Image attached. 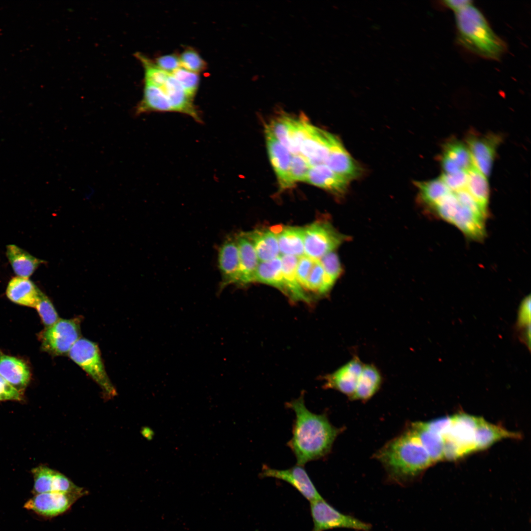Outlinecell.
<instances>
[{
    "mask_svg": "<svg viewBox=\"0 0 531 531\" xmlns=\"http://www.w3.org/2000/svg\"><path fill=\"white\" fill-rule=\"evenodd\" d=\"M239 256V270L236 285L246 286L254 282L255 274L259 261L254 246L245 232L236 236Z\"/></svg>",
    "mask_w": 531,
    "mask_h": 531,
    "instance_id": "cell-18",
    "label": "cell"
},
{
    "mask_svg": "<svg viewBox=\"0 0 531 531\" xmlns=\"http://www.w3.org/2000/svg\"><path fill=\"white\" fill-rule=\"evenodd\" d=\"M520 434L509 431L481 417L475 432V451L486 449L504 438L519 439Z\"/></svg>",
    "mask_w": 531,
    "mask_h": 531,
    "instance_id": "cell-27",
    "label": "cell"
},
{
    "mask_svg": "<svg viewBox=\"0 0 531 531\" xmlns=\"http://www.w3.org/2000/svg\"><path fill=\"white\" fill-rule=\"evenodd\" d=\"M154 62L160 69L170 74L181 67L179 57L175 54L160 56Z\"/></svg>",
    "mask_w": 531,
    "mask_h": 531,
    "instance_id": "cell-47",
    "label": "cell"
},
{
    "mask_svg": "<svg viewBox=\"0 0 531 531\" xmlns=\"http://www.w3.org/2000/svg\"><path fill=\"white\" fill-rule=\"evenodd\" d=\"M452 420V416H445L422 423L427 429L444 438L450 431Z\"/></svg>",
    "mask_w": 531,
    "mask_h": 531,
    "instance_id": "cell-46",
    "label": "cell"
},
{
    "mask_svg": "<svg viewBox=\"0 0 531 531\" xmlns=\"http://www.w3.org/2000/svg\"><path fill=\"white\" fill-rule=\"evenodd\" d=\"M161 88L168 99L172 112L186 115L196 122H202L200 114L194 104V97L189 95L171 74Z\"/></svg>",
    "mask_w": 531,
    "mask_h": 531,
    "instance_id": "cell-16",
    "label": "cell"
},
{
    "mask_svg": "<svg viewBox=\"0 0 531 531\" xmlns=\"http://www.w3.org/2000/svg\"><path fill=\"white\" fill-rule=\"evenodd\" d=\"M43 293L28 278L15 276L9 281L6 295L16 304L35 308Z\"/></svg>",
    "mask_w": 531,
    "mask_h": 531,
    "instance_id": "cell-20",
    "label": "cell"
},
{
    "mask_svg": "<svg viewBox=\"0 0 531 531\" xmlns=\"http://www.w3.org/2000/svg\"><path fill=\"white\" fill-rule=\"evenodd\" d=\"M254 282L274 287L287 295L280 256L266 262H260L255 274Z\"/></svg>",
    "mask_w": 531,
    "mask_h": 531,
    "instance_id": "cell-31",
    "label": "cell"
},
{
    "mask_svg": "<svg viewBox=\"0 0 531 531\" xmlns=\"http://www.w3.org/2000/svg\"><path fill=\"white\" fill-rule=\"evenodd\" d=\"M335 136L312 125L300 147V154L310 167L325 164Z\"/></svg>",
    "mask_w": 531,
    "mask_h": 531,
    "instance_id": "cell-11",
    "label": "cell"
},
{
    "mask_svg": "<svg viewBox=\"0 0 531 531\" xmlns=\"http://www.w3.org/2000/svg\"><path fill=\"white\" fill-rule=\"evenodd\" d=\"M0 376L22 392L30 382V373L29 367L22 360L0 354Z\"/></svg>",
    "mask_w": 531,
    "mask_h": 531,
    "instance_id": "cell-22",
    "label": "cell"
},
{
    "mask_svg": "<svg viewBox=\"0 0 531 531\" xmlns=\"http://www.w3.org/2000/svg\"><path fill=\"white\" fill-rule=\"evenodd\" d=\"M307 160L301 154L293 155L290 168V176L292 182L305 181L310 168Z\"/></svg>",
    "mask_w": 531,
    "mask_h": 531,
    "instance_id": "cell-43",
    "label": "cell"
},
{
    "mask_svg": "<svg viewBox=\"0 0 531 531\" xmlns=\"http://www.w3.org/2000/svg\"><path fill=\"white\" fill-rule=\"evenodd\" d=\"M252 242L259 262H266L279 256L276 234L267 229H257L245 232Z\"/></svg>",
    "mask_w": 531,
    "mask_h": 531,
    "instance_id": "cell-24",
    "label": "cell"
},
{
    "mask_svg": "<svg viewBox=\"0 0 531 531\" xmlns=\"http://www.w3.org/2000/svg\"><path fill=\"white\" fill-rule=\"evenodd\" d=\"M383 378L380 370L373 364H363L352 400L365 401L379 391Z\"/></svg>",
    "mask_w": 531,
    "mask_h": 531,
    "instance_id": "cell-23",
    "label": "cell"
},
{
    "mask_svg": "<svg viewBox=\"0 0 531 531\" xmlns=\"http://www.w3.org/2000/svg\"><path fill=\"white\" fill-rule=\"evenodd\" d=\"M408 428L417 437L433 464L443 459L444 438L442 437L427 429L422 422L413 423Z\"/></svg>",
    "mask_w": 531,
    "mask_h": 531,
    "instance_id": "cell-28",
    "label": "cell"
},
{
    "mask_svg": "<svg viewBox=\"0 0 531 531\" xmlns=\"http://www.w3.org/2000/svg\"><path fill=\"white\" fill-rule=\"evenodd\" d=\"M443 2L447 7L452 10L455 13L472 4V1L469 0H444Z\"/></svg>",
    "mask_w": 531,
    "mask_h": 531,
    "instance_id": "cell-51",
    "label": "cell"
},
{
    "mask_svg": "<svg viewBox=\"0 0 531 531\" xmlns=\"http://www.w3.org/2000/svg\"><path fill=\"white\" fill-rule=\"evenodd\" d=\"M319 261L326 275L335 283L342 272V266L337 254L334 251L329 252L323 256Z\"/></svg>",
    "mask_w": 531,
    "mask_h": 531,
    "instance_id": "cell-42",
    "label": "cell"
},
{
    "mask_svg": "<svg viewBox=\"0 0 531 531\" xmlns=\"http://www.w3.org/2000/svg\"><path fill=\"white\" fill-rule=\"evenodd\" d=\"M442 157L454 162L462 170L467 171L474 165L468 147L459 141L447 143L444 146Z\"/></svg>",
    "mask_w": 531,
    "mask_h": 531,
    "instance_id": "cell-34",
    "label": "cell"
},
{
    "mask_svg": "<svg viewBox=\"0 0 531 531\" xmlns=\"http://www.w3.org/2000/svg\"><path fill=\"white\" fill-rule=\"evenodd\" d=\"M306 290L319 295H325L328 293L324 283V271L319 260H316L309 275Z\"/></svg>",
    "mask_w": 531,
    "mask_h": 531,
    "instance_id": "cell-38",
    "label": "cell"
},
{
    "mask_svg": "<svg viewBox=\"0 0 531 531\" xmlns=\"http://www.w3.org/2000/svg\"><path fill=\"white\" fill-rule=\"evenodd\" d=\"M179 57L181 66L188 70L198 73L206 68L205 61L198 52L192 48L185 49Z\"/></svg>",
    "mask_w": 531,
    "mask_h": 531,
    "instance_id": "cell-40",
    "label": "cell"
},
{
    "mask_svg": "<svg viewBox=\"0 0 531 531\" xmlns=\"http://www.w3.org/2000/svg\"><path fill=\"white\" fill-rule=\"evenodd\" d=\"M310 511L313 521L311 531H324L346 528L356 531H370L372 525L335 509L324 499L310 502Z\"/></svg>",
    "mask_w": 531,
    "mask_h": 531,
    "instance_id": "cell-6",
    "label": "cell"
},
{
    "mask_svg": "<svg viewBox=\"0 0 531 531\" xmlns=\"http://www.w3.org/2000/svg\"><path fill=\"white\" fill-rule=\"evenodd\" d=\"M531 322V297H526L520 306L517 324L519 328L530 327Z\"/></svg>",
    "mask_w": 531,
    "mask_h": 531,
    "instance_id": "cell-49",
    "label": "cell"
},
{
    "mask_svg": "<svg viewBox=\"0 0 531 531\" xmlns=\"http://www.w3.org/2000/svg\"><path fill=\"white\" fill-rule=\"evenodd\" d=\"M462 206L455 194L450 191L430 208L442 219L452 223Z\"/></svg>",
    "mask_w": 531,
    "mask_h": 531,
    "instance_id": "cell-36",
    "label": "cell"
},
{
    "mask_svg": "<svg viewBox=\"0 0 531 531\" xmlns=\"http://www.w3.org/2000/svg\"><path fill=\"white\" fill-rule=\"evenodd\" d=\"M22 398V392L17 389L0 376V401H21Z\"/></svg>",
    "mask_w": 531,
    "mask_h": 531,
    "instance_id": "cell-48",
    "label": "cell"
},
{
    "mask_svg": "<svg viewBox=\"0 0 531 531\" xmlns=\"http://www.w3.org/2000/svg\"><path fill=\"white\" fill-rule=\"evenodd\" d=\"M6 255L17 276L29 278L44 261L15 244L6 246Z\"/></svg>",
    "mask_w": 531,
    "mask_h": 531,
    "instance_id": "cell-25",
    "label": "cell"
},
{
    "mask_svg": "<svg viewBox=\"0 0 531 531\" xmlns=\"http://www.w3.org/2000/svg\"><path fill=\"white\" fill-rule=\"evenodd\" d=\"M83 495L76 493L49 492L35 494L24 507L46 518H53L68 510Z\"/></svg>",
    "mask_w": 531,
    "mask_h": 531,
    "instance_id": "cell-8",
    "label": "cell"
},
{
    "mask_svg": "<svg viewBox=\"0 0 531 531\" xmlns=\"http://www.w3.org/2000/svg\"><path fill=\"white\" fill-rule=\"evenodd\" d=\"M277 235L281 255H291L299 257L304 255L303 228L285 227Z\"/></svg>",
    "mask_w": 531,
    "mask_h": 531,
    "instance_id": "cell-29",
    "label": "cell"
},
{
    "mask_svg": "<svg viewBox=\"0 0 531 531\" xmlns=\"http://www.w3.org/2000/svg\"><path fill=\"white\" fill-rule=\"evenodd\" d=\"M68 355L97 383L106 399L117 395V390L107 375L96 343L81 338L72 346Z\"/></svg>",
    "mask_w": 531,
    "mask_h": 531,
    "instance_id": "cell-4",
    "label": "cell"
},
{
    "mask_svg": "<svg viewBox=\"0 0 531 531\" xmlns=\"http://www.w3.org/2000/svg\"><path fill=\"white\" fill-rule=\"evenodd\" d=\"M440 178L453 192L466 189L467 180L466 171L462 170L453 174L443 173Z\"/></svg>",
    "mask_w": 531,
    "mask_h": 531,
    "instance_id": "cell-45",
    "label": "cell"
},
{
    "mask_svg": "<svg viewBox=\"0 0 531 531\" xmlns=\"http://www.w3.org/2000/svg\"><path fill=\"white\" fill-rule=\"evenodd\" d=\"M305 181L335 194L346 192L349 180L335 174L325 164L311 167Z\"/></svg>",
    "mask_w": 531,
    "mask_h": 531,
    "instance_id": "cell-21",
    "label": "cell"
},
{
    "mask_svg": "<svg viewBox=\"0 0 531 531\" xmlns=\"http://www.w3.org/2000/svg\"><path fill=\"white\" fill-rule=\"evenodd\" d=\"M423 201L430 207L451 191L440 178L427 181L416 182Z\"/></svg>",
    "mask_w": 531,
    "mask_h": 531,
    "instance_id": "cell-33",
    "label": "cell"
},
{
    "mask_svg": "<svg viewBox=\"0 0 531 531\" xmlns=\"http://www.w3.org/2000/svg\"><path fill=\"white\" fill-rule=\"evenodd\" d=\"M466 172L467 180L465 189L480 207L487 212L489 188L486 176L474 165Z\"/></svg>",
    "mask_w": 531,
    "mask_h": 531,
    "instance_id": "cell-32",
    "label": "cell"
},
{
    "mask_svg": "<svg viewBox=\"0 0 531 531\" xmlns=\"http://www.w3.org/2000/svg\"><path fill=\"white\" fill-rule=\"evenodd\" d=\"M35 308L45 328L51 326L59 319L53 303L44 293L41 295Z\"/></svg>",
    "mask_w": 531,
    "mask_h": 531,
    "instance_id": "cell-41",
    "label": "cell"
},
{
    "mask_svg": "<svg viewBox=\"0 0 531 531\" xmlns=\"http://www.w3.org/2000/svg\"><path fill=\"white\" fill-rule=\"evenodd\" d=\"M364 363L357 355L333 372L324 377V386L347 395L349 398L355 390L357 381Z\"/></svg>",
    "mask_w": 531,
    "mask_h": 531,
    "instance_id": "cell-13",
    "label": "cell"
},
{
    "mask_svg": "<svg viewBox=\"0 0 531 531\" xmlns=\"http://www.w3.org/2000/svg\"><path fill=\"white\" fill-rule=\"evenodd\" d=\"M260 476L263 478H274L288 483L310 502L324 499L302 466L296 465L287 469L278 470L264 465Z\"/></svg>",
    "mask_w": 531,
    "mask_h": 531,
    "instance_id": "cell-9",
    "label": "cell"
},
{
    "mask_svg": "<svg viewBox=\"0 0 531 531\" xmlns=\"http://www.w3.org/2000/svg\"><path fill=\"white\" fill-rule=\"evenodd\" d=\"M325 165L335 174L349 181L357 177L360 174V170L357 164L336 137L332 143Z\"/></svg>",
    "mask_w": 531,
    "mask_h": 531,
    "instance_id": "cell-19",
    "label": "cell"
},
{
    "mask_svg": "<svg viewBox=\"0 0 531 531\" xmlns=\"http://www.w3.org/2000/svg\"><path fill=\"white\" fill-rule=\"evenodd\" d=\"M134 56L144 68L145 83L161 88L170 74L160 69L155 62L142 53L137 52Z\"/></svg>",
    "mask_w": 531,
    "mask_h": 531,
    "instance_id": "cell-35",
    "label": "cell"
},
{
    "mask_svg": "<svg viewBox=\"0 0 531 531\" xmlns=\"http://www.w3.org/2000/svg\"><path fill=\"white\" fill-rule=\"evenodd\" d=\"M282 271L287 290V295L292 300L309 302L310 298L299 284L296 274L298 257L291 255H280Z\"/></svg>",
    "mask_w": 531,
    "mask_h": 531,
    "instance_id": "cell-30",
    "label": "cell"
},
{
    "mask_svg": "<svg viewBox=\"0 0 531 531\" xmlns=\"http://www.w3.org/2000/svg\"><path fill=\"white\" fill-rule=\"evenodd\" d=\"M390 481L405 485L433 463L417 437L409 429L389 441L376 455Z\"/></svg>",
    "mask_w": 531,
    "mask_h": 531,
    "instance_id": "cell-2",
    "label": "cell"
},
{
    "mask_svg": "<svg viewBox=\"0 0 531 531\" xmlns=\"http://www.w3.org/2000/svg\"><path fill=\"white\" fill-rule=\"evenodd\" d=\"M304 255L319 260L347 240L328 222L317 221L303 228Z\"/></svg>",
    "mask_w": 531,
    "mask_h": 531,
    "instance_id": "cell-5",
    "label": "cell"
},
{
    "mask_svg": "<svg viewBox=\"0 0 531 531\" xmlns=\"http://www.w3.org/2000/svg\"><path fill=\"white\" fill-rule=\"evenodd\" d=\"M443 459L455 460L464 456L458 445L449 438H444Z\"/></svg>",
    "mask_w": 531,
    "mask_h": 531,
    "instance_id": "cell-50",
    "label": "cell"
},
{
    "mask_svg": "<svg viewBox=\"0 0 531 531\" xmlns=\"http://www.w3.org/2000/svg\"><path fill=\"white\" fill-rule=\"evenodd\" d=\"M34 478L33 493L35 494L59 492L76 493L83 496L88 491L73 483L61 472L47 466L41 465L32 470Z\"/></svg>",
    "mask_w": 531,
    "mask_h": 531,
    "instance_id": "cell-10",
    "label": "cell"
},
{
    "mask_svg": "<svg viewBox=\"0 0 531 531\" xmlns=\"http://www.w3.org/2000/svg\"><path fill=\"white\" fill-rule=\"evenodd\" d=\"M217 265L221 277L220 293L227 286L236 285L238 280L239 256L235 236H227L218 247Z\"/></svg>",
    "mask_w": 531,
    "mask_h": 531,
    "instance_id": "cell-12",
    "label": "cell"
},
{
    "mask_svg": "<svg viewBox=\"0 0 531 531\" xmlns=\"http://www.w3.org/2000/svg\"><path fill=\"white\" fill-rule=\"evenodd\" d=\"M265 131L271 134L290 151L287 115L282 114L272 119L266 126Z\"/></svg>",
    "mask_w": 531,
    "mask_h": 531,
    "instance_id": "cell-37",
    "label": "cell"
},
{
    "mask_svg": "<svg viewBox=\"0 0 531 531\" xmlns=\"http://www.w3.org/2000/svg\"><path fill=\"white\" fill-rule=\"evenodd\" d=\"M286 406L295 414L292 437L287 445L295 457L296 465L303 466L327 456L342 429L333 426L326 413L317 414L309 410L303 393L287 402Z\"/></svg>",
    "mask_w": 531,
    "mask_h": 531,
    "instance_id": "cell-1",
    "label": "cell"
},
{
    "mask_svg": "<svg viewBox=\"0 0 531 531\" xmlns=\"http://www.w3.org/2000/svg\"><path fill=\"white\" fill-rule=\"evenodd\" d=\"M457 38L464 48L482 58H501L506 45L492 30L482 12L471 4L455 13Z\"/></svg>",
    "mask_w": 531,
    "mask_h": 531,
    "instance_id": "cell-3",
    "label": "cell"
},
{
    "mask_svg": "<svg viewBox=\"0 0 531 531\" xmlns=\"http://www.w3.org/2000/svg\"><path fill=\"white\" fill-rule=\"evenodd\" d=\"M480 418L465 413L452 416L451 429L445 438L455 442L464 455L475 451V432Z\"/></svg>",
    "mask_w": 531,
    "mask_h": 531,
    "instance_id": "cell-15",
    "label": "cell"
},
{
    "mask_svg": "<svg viewBox=\"0 0 531 531\" xmlns=\"http://www.w3.org/2000/svg\"><path fill=\"white\" fill-rule=\"evenodd\" d=\"M315 261L305 255L298 257L296 267V277L299 284L304 291Z\"/></svg>",
    "mask_w": 531,
    "mask_h": 531,
    "instance_id": "cell-44",
    "label": "cell"
},
{
    "mask_svg": "<svg viewBox=\"0 0 531 531\" xmlns=\"http://www.w3.org/2000/svg\"><path fill=\"white\" fill-rule=\"evenodd\" d=\"M500 142V137L492 134L483 136L472 135L467 138V147L473 163L486 177L491 173Z\"/></svg>",
    "mask_w": 531,
    "mask_h": 531,
    "instance_id": "cell-14",
    "label": "cell"
},
{
    "mask_svg": "<svg viewBox=\"0 0 531 531\" xmlns=\"http://www.w3.org/2000/svg\"><path fill=\"white\" fill-rule=\"evenodd\" d=\"M171 75L189 95L194 97L199 85L200 78L198 73L180 67Z\"/></svg>",
    "mask_w": 531,
    "mask_h": 531,
    "instance_id": "cell-39",
    "label": "cell"
},
{
    "mask_svg": "<svg viewBox=\"0 0 531 531\" xmlns=\"http://www.w3.org/2000/svg\"><path fill=\"white\" fill-rule=\"evenodd\" d=\"M80 336L79 319H59L42 332L40 337L42 348L54 355L68 354Z\"/></svg>",
    "mask_w": 531,
    "mask_h": 531,
    "instance_id": "cell-7",
    "label": "cell"
},
{
    "mask_svg": "<svg viewBox=\"0 0 531 531\" xmlns=\"http://www.w3.org/2000/svg\"><path fill=\"white\" fill-rule=\"evenodd\" d=\"M172 112L168 99L161 88L145 83L142 99L135 108L139 116L151 112Z\"/></svg>",
    "mask_w": 531,
    "mask_h": 531,
    "instance_id": "cell-26",
    "label": "cell"
},
{
    "mask_svg": "<svg viewBox=\"0 0 531 531\" xmlns=\"http://www.w3.org/2000/svg\"><path fill=\"white\" fill-rule=\"evenodd\" d=\"M265 135L268 156L280 188H291L294 184L290 176L293 154L269 133L265 131Z\"/></svg>",
    "mask_w": 531,
    "mask_h": 531,
    "instance_id": "cell-17",
    "label": "cell"
}]
</instances>
